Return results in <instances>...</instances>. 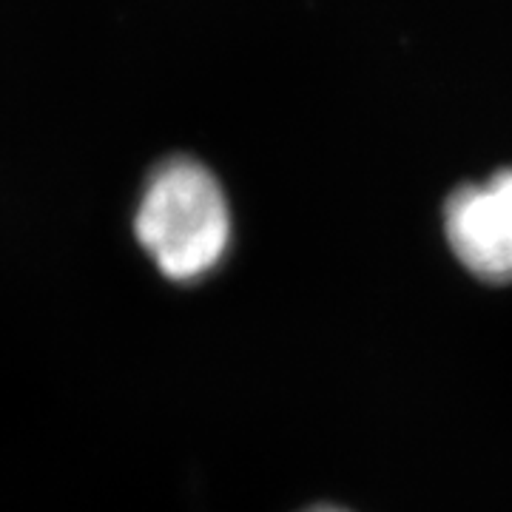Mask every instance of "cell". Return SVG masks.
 <instances>
[{"label": "cell", "mask_w": 512, "mask_h": 512, "mask_svg": "<svg viewBox=\"0 0 512 512\" xmlns=\"http://www.w3.org/2000/svg\"><path fill=\"white\" fill-rule=\"evenodd\" d=\"M444 237L453 256L481 282L512 285V168L450 194Z\"/></svg>", "instance_id": "2"}, {"label": "cell", "mask_w": 512, "mask_h": 512, "mask_svg": "<svg viewBox=\"0 0 512 512\" xmlns=\"http://www.w3.org/2000/svg\"><path fill=\"white\" fill-rule=\"evenodd\" d=\"M308 512H348V510H336V507H316V510H308Z\"/></svg>", "instance_id": "3"}, {"label": "cell", "mask_w": 512, "mask_h": 512, "mask_svg": "<svg viewBox=\"0 0 512 512\" xmlns=\"http://www.w3.org/2000/svg\"><path fill=\"white\" fill-rule=\"evenodd\" d=\"M134 237L171 282H200L214 274L234 237L220 180L191 157L157 165L134 211Z\"/></svg>", "instance_id": "1"}]
</instances>
